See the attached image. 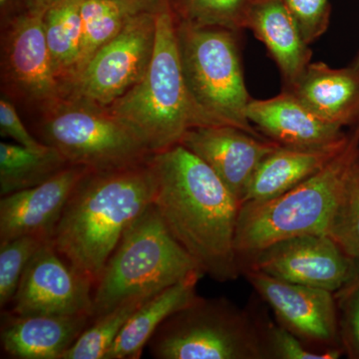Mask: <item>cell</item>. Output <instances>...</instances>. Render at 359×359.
Instances as JSON below:
<instances>
[{
    "mask_svg": "<svg viewBox=\"0 0 359 359\" xmlns=\"http://www.w3.org/2000/svg\"><path fill=\"white\" fill-rule=\"evenodd\" d=\"M129 13L136 15L140 13H157L166 0H112Z\"/></svg>",
    "mask_w": 359,
    "mask_h": 359,
    "instance_id": "cell-33",
    "label": "cell"
},
{
    "mask_svg": "<svg viewBox=\"0 0 359 359\" xmlns=\"http://www.w3.org/2000/svg\"><path fill=\"white\" fill-rule=\"evenodd\" d=\"M355 130H356V131H358V133H359V120H358V123H356Z\"/></svg>",
    "mask_w": 359,
    "mask_h": 359,
    "instance_id": "cell-37",
    "label": "cell"
},
{
    "mask_svg": "<svg viewBox=\"0 0 359 359\" xmlns=\"http://www.w3.org/2000/svg\"><path fill=\"white\" fill-rule=\"evenodd\" d=\"M130 16L112 0H82V40L74 80L97 52L119 34Z\"/></svg>",
    "mask_w": 359,
    "mask_h": 359,
    "instance_id": "cell-24",
    "label": "cell"
},
{
    "mask_svg": "<svg viewBox=\"0 0 359 359\" xmlns=\"http://www.w3.org/2000/svg\"><path fill=\"white\" fill-rule=\"evenodd\" d=\"M287 91L325 121L344 128L359 120V67H330L325 62L309 63Z\"/></svg>",
    "mask_w": 359,
    "mask_h": 359,
    "instance_id": "cell-19",
    "label": "cell"
},
{
    "mask_svg": "<svg viewBox=\"0 0 359 359\" xmlns=\"http://www.w3.org/2000/svg\"><path fill=\"white\" fill-rule=\"evenodd\" d=\"M92 321L91 314L1 313L0 341L4 353L15 359H62Z\"/></svg>",
    "mask_w": 359,
    "mask_h": 359,
    "instance_id": "cell-17",
    "label": "cell"
},
{
    "mask_svg": "<svg viewBox=\"0 0 359 359\" xmlns=\"http://www.w3.org/2000/svg\"><path fill=\"white\" fill-rule=\"evenodd\" d=\"M306 44L313 43L327 32L330 25V7L328 0H283Z\"/></svg>",
    "mask_w": 359,
    "mask_h": 359,
    "instance_id": "cell-31",
    "label": "cell"
},
{
    "mask_svg": "<svg viewBox=\"0 0 359 359\" xmlns=\"http://www.w3.org/2000/svg\"><path fill=\"white\" fill-rule=\"evenodd\" d=\"M176 33L184 76L196 101L224 124L266 138L248 119L252 98L245 86L238 32L176 20Z\"/></svg>",
    "mask_w": 359,
    "mask_h": 359,
    "instance_id": "cell-7",
    "label": "cell"
},
{
    "mask_svg": "<svg viewBox=\"0 0 359 359\" xmlns=\"http://www.w3.org/2000/svg\"><path fill=\"white\" fill-rule=\"evenodd\" d=\"M51 238L27 235L0 245V308L6 309L13 301L21 276L37 250Z\"/></svg>",
    "mask_w": 359,
    "mask_h": 359,
    "instance_id": "cell-28",
    "label": "cell"
},
{
    "mask_svg": "<svg viewBox=\"0 0 359 359\" xmlns=\"http://www.w3.org/2000/svg\"><path fill=\"white\" fill-rule=\"evenodd\" d=\"M67 160L56 149L33 151L18 144L0 143V195L33 188L55 176Z\"/></svg>",
    "mask_w": 359,
    "mask_h": 359,
    "instance_id": "cell-23",
    "label": "cell"
},
{
    "mask_svg": "<svg viewBox=\"0 0 359 359\" xmlns=\"http://www.w3.org/2000/svg\"><path fill=\"white\" fill-rule=\"evenodd\" d=\"M244 268L334 294L344 289L359 273L353 259L328 235H306L280 241L262 250L242 269Z\"/></svg>",
    "mask_w": 359,
    "mask_h": 359,
    "instance_id": "cell-11",
    "label": "cell"
},
{
    "mask_svg": "<svg viewBox=\"0 0 359 359\" xmlns=\"http://www.w3.org/2000/svg\"><path fill=\"white\" fill-rule=\"evenodd\" d=\"M0 132L2 137H8L18 145L33 151H43L49 147L43 142L37 140L26 129L21 121L13 101L2 96L0 99Z\"/></svg>",
    "mask_w": 359,
    "mask_h": 359,
    "instance_id": "cell-32",
    "label": "cell"
},
{
    "mask_svg": "<svg viewBox=\"0 0 359 359\" xmlns=\"http://www.w3.org/2000/svg\"><path fill=\"white\" fill-rule=\"evenodd\" d=\"M358 154L359 133L354 129L346 147L318 173L273 199L241 205L235 238L241 271L259 252L280 241L328 235Z\"/></svg>",
    "mask_w": 359,
    "mask_h": 359,
    "instance_id": "cell-4",
    "label": "cell"
},
{
    "mask_svg": "<svg viewBox=\"0 0 359 359\" xmlns=\"http://www.w3.org/2000/svg\"><path fill=\"white\" fill-rule=\"evenodd\" d=\"M204 273L168 230L154 204L127 229L92 292V320L116 306L152 297Z\"/></svg>",
    "mask_w": 359,
    "mask_h": 359,
    "instance_id": "cell-5",
    "label": "cell"
},
{
    "mask_svg": "<svg viewBox=\"0 0 359 359\" xmlns=\"http://www.w3.org/2000/svg\"><path fill=\"white\" fill-rule=\"evenodd\" d=\"M154 204L202 273L218 282L241 273L235 249L241 205L211 168L181 144L151 156Z\"/></svg>",
    "mask_w": 359,
    "mask_h": 359,
    "instance_id": "cell-1",
    "label": "cell"
},
{
    "mask_svg": "<svg viewBox=\"0 0 359 359\" xmlns=\"http://www.w3.org/2000/svg\"><path fill=\"white\" fill-rule=\"evenodd\" d=\"M22 6V0H0V11H1V20L6 21L13 15L18 14L15 13L16 7ZM25 9V7H23Z\"/></svg>",
    "mask_w": 359,
    "mask_h": 359,
    "instance_id": "cell-35",
    "label": "cell"
},
{
    "mask_svg": "<svg viewBox=\"0 0 359 359\" xmlns=\"http://www.w3.org/2000/svg\"><path fill=\"white\" fill-rule=\"evenodd\" d=\"M156 13L130 16L124 28L103 46L71 84L67 95L109 106L141 81L152 60Z\"/></svg>",
    "mask_w": 359,
    "mask_h": 359,
    "instance_id": "cell-10",
    "label": "cell"
},
{
    "mask_svg": "<svg viewBox=\"0 0 359 359\" xmlns=\"http://www.w3.org/2000/svg\"><path fill=\"white\" fill-rule=\"evenodd\" d=\"M202 273L161 290L133 314L115 340L104 359H138L156 330L179 309L185 308L198 297L197 283Z\"/></svg>",
    "mask_w": 359,
    "mask_h": 359,
    "instance_id": "cell-21",
    "label": "cell"
},
{
    "mask_svg": "<svg viewBox=\"0 0 359 359\" xmlns=\"http://www.w3.org/2000/svg\"><path fill=\"white\" fill-rule=\"evenodd\" d=\"M150 159L90 171L68 199L51 241L60 257L94 285L127 229L154 202Z\"/></svg>",
    "mask_w": 359,
    "mask_h": 359,
    "instance_id": "cell-2",
    "label": "cell"
},
{
    "mask_svg": "<svg viewBox=\"0 0 359 359\" xmlns=\"http://www.w3.org/2000/svg\"><path fill=\"white\" fill-rule=\"evenodd\" d=\"M249 121L269 140L292 148H323L346 140L342 127L323 120L292 92L266 100L252 99L247 108Z\"/></svg>",
    "mask_w": 359,
    "mask_h": 359,
    "instance_id": "cell-16",
    "label": "cell"
},
{
    "mask_svg": "<svg viewBox=\"0 0 359 359\" xmlns=\"http://www.w3.org/2000/svg\"><path fill=\"white\" fill-rule=\"evenodd\" d=\"M155 295V294H154ZM153 297V295H152ZM137 297L93 318L62 359H104L133 314L150 297Z\"/></svg>",
    "mask_w": 359,
    "mask_h": 359,
    "instance_id": "cell-25",
    "label": "cell"
},
{
    "mask_svg": "<svg viewBox=\"0 0 359 359\" xmlns=\"http://www.w3.org/2000/svg\"><path fill=\"white\" fill-rule=\"evenodd\" d=\"M334 295L342 349L348 358L359 359V273Z\"/></svg>",
    "mask_w": 359,
    "mask_h": 359,
    "instance_id": "cell-30",
    "label": "cell"
},
{
    "mask_svg": "<svg viewBox=\"0 0 359 359\" xmlns=\"http://www.w3.org/2000/svg\"><path fill=\"white\" fill-rule=\"evenodd\" d=\"M88 168L70 165L33 188L0 200V245L27 235L52 237L66 203Z\"/></svg>",
    "mask_w": 359,
    "mask_h": 359,
    "instance_id": "cell-15",
    "label": "cell"
},
{
    "mask_svg": "<svg viewBox=\"0 0 359 359\" xmlns=\"http://www.w3.org/2000/svg\"><path fill=\"white\" fill-rule=\"evenodd\" d=\"M40 114L43 143L56 149L69 165L109 171L142 164L153 155L108 106L83 97H62Z\"/></svg>",
    "mask_w": 359,
    "mask_h": 359,
    "instance_id": "cell-6",
    "label": "cell"
},
{
    "mask_svg": "<svg viewBox=\"0 0 359 359\" xmlns=\"http://www.w3.org/2000/svg\"><path fill=\"white\" fill-rule=\"evenodd\" d=\"M177 20L194 25L244 29L245 11L250 0H170Z\"/></svg>",
    "mask_w": 359,
    "mask_h": 359,
    "instance_id": "cell-26",
    "label": "cell"
},
{
    "mask_svg": "<svg viewBox=\"0 0 359 359\" xmlns=\"http://www.w3.org/2000/svg\"><path fill=\"white\" fill-rule=\"evenodd\" d=\"M242 273L268 302L280 325L306 344L344 351L334 292L285 282L254 269L244 268Z\"/></svg>",
    "mask_w": 359,
    "mask_h": 359,
    "instance_id": "cell-12",
    "label": "cell"
},
{
    "mask_svg": "<svg viewBox=\"0 0 359 359\" xmlns=\"http://www.w3.org/2000/svg\"><path fill=\"white\" fill-rule=\"evenodd\" d=\"M42 13L20 11L4 21L1 89L13 102L43 112L65 96L47 47Z\"/></svg>",
    "mask_w": 359,
    "mask_h": 359,
    "instance_id": "cell-9",
    "label": "cell"
},
{
    "mask_svg": "<svg viewBox=\"0 0 359 359\" xmlns=\"http://www.w3.org/2000/svg\"><path fill=\"white\" fill-rule=\"evenodd\" d=\"M157 359H264L261 327L224 299L198 295L171 314L148 341Z\"/></svg>",
    "mask_w": 359,
    "mask_h": 359,
    "instance_id": "cell-8",
    "label": "cell"
},
{
    "mask_svg": "<svg viewBox=\"0 0 359 359\" xmlns=\"http://www.w3.org/2000/svg\"><path fill=\"white\" fill-rule=\"evenodd\" d=\"M180 144L211 168L240 205L262 161L278 146L231 125L195 127Z\"/></svg>",
    "mask_w": 359,
    "mask_h": 359,
    "instance_id": "cell-14",
    "label": "cell"
},
{
    "mask_svg": "<svg viewBox=\"0 0 359 359\" xmlns=\"http://www.w3.org/2000/svg\"><path fill=\"white\" fill-rule=\"evenodd\" d=\"M261 332L266 358L337 359L344 353L340 349L313 351L309 348L308 344L280 325L264 323Z\"/></svg>",
    "mask_w": 359,
    "mask_h": 359,
    "instance_id": "cell-29",
    "label": "cell"
},
{
    "mask_svg": "<svg viewBox=\"0 0 359 359\" xmlns=\"http://www.w3.org/2000/svg\"><path fill=\"white\" fill-rule=\"evenodd\" d=\"M55 1L57 0H22L25 11L42 14H44Z\"/></svg>",
    "mask_w": 359,
    "mask_h": 359,
    "instance_id": "cell-34",
    "label": "cell"
},
{
    "mask_svg": "<svg viewBox=\"0 0 359 359\" xmlns=\"http://www.w3.org/2000/svg\"><path fill=\"white\" fill-rule=\"evenodd\" d=\"M328 236L353 259L359 271V154L347 177Z\"/></svg>",
    "mask_w": 359,
    "mask_h": 359,
    "instance_id": "cell-27",
    "label": "cell"
},
{
    "mask_svg": "<svg viewBox=\"0 0 359 359\" xmlns=\"http://www.w3.org/2000/svg\"><path fill=\"white\" fill-rule=\"evenodd\" d=\"M244 29L266 46L280 71L283 89L292 88L311 63L313 52L283 0H250Z\"/></svg>",
    "mask_w": 359,
    "mask_h": 359,
    "instance_id": "cell-18",
    "label": "cell"
},
{
    "mask_svg": "<svg viewBox=\"0 0 359 359\" xmlns=\"http://www.w3.org/2000/svg\"><path fill=\"white\" fill-rule=\"evenodd\" d=\"M353 65L359 67V53L358 57H356L355 60H354Z\"/></svg>",
    "mask_w": 359,
    "mask_h": 359,
    "instance_id": "cell-36",
    "label": "cell"
},
{
    "mask_svg": "<svg viewBox=\"0 0 359 359\" xmlns=\"http://www.w3.org/2000/svg\"><path fill=\"white\" fill-rule=\"evenodd\" d=\"M156 23L154 53L147 72L138 84L108 106L153 154L178 145L188 130L226 125L205 111L189 89L170 0L156 13Z\"/></svg>",
    "mask_w": 359,
    "mask_h": 359,
    "instance_id": "cell-3",
    "label": "cell"
},
{
    "mask_svg": "<svg viewBox=\"0 0 359 359\" xmlns=\"http://www.w3.org/2000/svg\"><path fill=\"white\" fill-rule=\"evenodd\" d=\"M92 292L93 283L66 263L50 238L30 259L7 311L20 316L89 313L92 316Z\"/></svg>",
    "mask_w": 359,
    "mask_h": 359,
    "instance_id": "cell-13",
    "label": "cell"
},
{
    "mask_svg": "<svg viewBox=\"0 0 359 359\" xmlns=\"http://www.w3.org/2000/svg\"><path fill=\"white\" fill-rule=\"evenodd\" d=\"M82 0H57L43 15L52 66L65 96L74 80L82 40Z\"/></svg>",
    "mask_w": 359,
    "mask_h": 359,
    "instance_id": "cell-22",
    "label": "cell"
},
{
    "mask_svg": "<svg viewBox=\"0 0 359 359\" xmlns=\"http://www.w3.org/2000/svg\"><path fill=\"white\" fill-rule=\"evenodd\" d=\"M349 135L346 140L323 148L278 145L262 161L242 205L273 199L306 181L337 157L346 147Z\"/></svg>",
    "mask_w": 359,
    "mask_h": 359,
    "instance_id": "cell-20",
    "label": "cell"
}]
</instances>
